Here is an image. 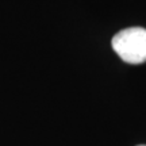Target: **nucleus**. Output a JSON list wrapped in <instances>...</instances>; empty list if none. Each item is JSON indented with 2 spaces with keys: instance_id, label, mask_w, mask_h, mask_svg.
Returning a JSON list of instances; mask_svg holds the SVG:
<instances>
[{
  "instance_id": "1",
  "label": "nucleus",
  "mask_w": 146,
  "mask_h": 146,
  "mask_svg": "<svg viewBox=\"0 0 146 146\" xmlns=\"http://www.w3.org/2000/svg\"><path fill=\"white\" fill-rule=\"evenodd\" d=\"M112 49L125 62L142 64L146 61V29L127 27L115 34Z\"/></svg>"
},
{
  "instance_id": "2",
  "label": "nucleus",
  "mask_w": 146,
  "mask_h": 146,
  "mask_svg": "<svg viewBox=\"0 0 146 146\" xmlns=\"http://www.w3.org/2000/svg\"><path fill=\"white\" fill-rule=\"evenodd\" d=\"M138 146H146V145H138Z\"/></svg>"
}]
</instances>
